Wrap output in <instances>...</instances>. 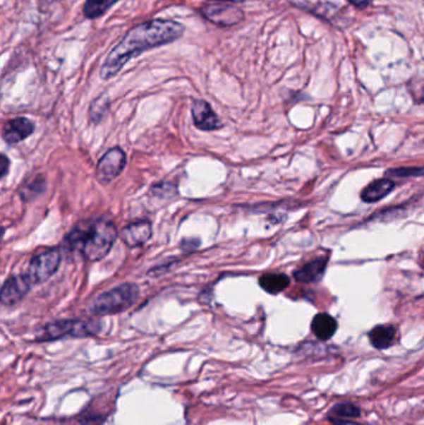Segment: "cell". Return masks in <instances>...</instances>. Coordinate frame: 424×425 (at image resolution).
Here are the masks:
<instances>
[{"instance_id": "cb8c5ba5", "label": "cell", "mask_w": 424, "mask_h": 425, "mask_svg": "<svg viewBox=\"0 0 424 425\" xmlns=\"http://www.w3.org/2000/svg\"><path fill=\"white\" fill-rule=\"evenodd\" d=\"M0 160H1V163H0V176L1 178L3 176H6V173H8V169H9V166H11V162L8 160V157L6 155H1L0 156Z\"/></svg>"}, {"instance_id": "8992f818", "label": "cell", "mask_w": 424, "mask_h": 425, "mask_svg": "<svg viewBox=\"0 0 424 425\" xmlns=\"http://www.w3.org/2000/svg\"><path fill=\"white\" fill-rule=\"evenodd\" d=\"M126 167V155L120 147L107 150L96 167V178L102 184H109L120 176Z\"/></svg>"}, {"instance_id": "d6986e66", "label": "cell", "mask_w": 424, "mask_h": 425, "mask_svg": "<svg viewBox=\"0 0 424 425\" xmlns=\"http://www.w3.org/2000/svg\"><path fill=\"white\" fill-rule=\"evenodd\" d=\"M114 4V0H87L84 6V16L87 19H96L104 16Z\"/></svg>"}, {"instance_id": "603a6c76", "label": "cell", "mask_w": 424, "mask_h": 425, "mask_svg": "<svg viewBox=\"0 0 424 425\" xmlns=\"http://www.w3.org/2000/svg\"><path fill=\"white\" fill-rule=\"evenodd\" d=\"M106 109H107V101L99 97L91 104V109H90V117L94 121V122H99L104 117L105 114Z\"/></svg>"}, {"instance_id": "ba28073f", "label": "cell", "mask_w": 424, "mask_h": 425, "mask_svg": "<svg viewBox=\"0 0 424 425\" xmlns=\"http://www.w3.org/2000/svg\"><path fill=\"white\" fill-rule=\"evenodd\" d=\"M192 119H193L194 126L200 131L219 130L222 128V122L219 117L215 114L207 101L205 100H195L192 104Z\"/></svg>"}, {"instance_id": "8fae6325", "label": "cell", "mask_w": 424, "mask_h": 425, "mask_svg": "<svg viewBox=\"0 0 424 425\" xmlns=\"http://www.w3.org/2000/svg\"><path fill=\"white\" fill-rule=\"evenodd\" d=\"M152 238V225L150 222H136L122 230L121 239L130 248H138Z\"/></svg>"}, {"instance_id": "d4e9b609", "label": "cell", "mask_w": 424, "mask_h": 425, "mask_svg": "<svg viewBox=\"0 0 424 425\" xmlns=\"http://www.w3.org/2000/svg\"><path fill=\"white\" fill-rule=\"evenodd\" d=\"M349 1L351 3L352 6L360 8V9H363V8H366V6L371 4L372 0H349Z\"/></svg>"}, {"instance_id": "7402d4cb", "label": "cell", "mask_w": 424, "mask_h": 425, "mask_svg": "<svg viewBox=\"0 0 424 425\" xmlns=\"http://www.w3.org/2000/svg\"><path fill=\"white\" fill-rule=\"evenodd\" d=\"M388 176H423L424 167H404V168H396L387 172Z\"/></svg>"}, {"instance_id": "3957f363", "label": "cell", "mask_w": 424, "mask_h": 425, "mask_svg": "<svg viewBox=\"0 0 424 425\" xmlns=\"http://www.w3.org/2000/svg\"><path fill=\"white\" fill-rule=\"evenodd\" d=\"M140 289L135 284H122L97 296L89 306L95 316H107L126 311L136 302Z\"/></svg>"}, {"instance_id": "83f0119b", "label": "cell", "mask_w": 424, "mask_h": 425, "mask_svg": "<svg viewBox=\"0 0 424 425\" xmlns=\"http://www.w3.org/2000/svg\"><path fill=\"white\" fill-rule=\"evenodd\" d=\"M114 1H115V3H117V1H119V0H114Z\"/></svg>"}, {"instance_id": "ac0fdd59", "label": "cell", "mask_w": 424, "mask_h": 425, "mask_svg": "<svg viewBox=\"0 0 424 425\" xmlns=\"http://www.w3.org/2000/svg\"><path fill=\"white\" fill-rule=\"evenodd\" d=\"M360 414H361V410L357 405L349 403V402H344V403L336 405L330 410L329 417H330V419L345 420L357 418V417H360Z\"/></svg>"}, {"instance_id": "9a60e30c", "label": "cell", "mask_w": 424, "mask_h": 425, "mask_svg": "<svg viewBox=\"0 0 424 425\" xmlns=\"http://www.w3.org/2000/svg\"><path fill=\"white\" fill-rule=\"evenodd\" d=\"M311 331L321 341H327L337 331V321L329 313L321 312L313 318Z\"/></svg>"}, {"instance_id": "6da1fadb", "label": "cell", "mask_w": 424, "mask_h": 425, "mask_svg": "<svg viewBox=\"0 0 424 425\" xmlns=\"http://www.w3.org/2000/svg\"><path fill=\"white\" fill-rule=\"evenodd\" d=\"M183 34L184 26L181 23L166 19H153L135 26L107 55L99 76L104 80L114 78L142 52L176 42Z\"/></svg>"}, {"instance_id": "7a4b0ae2", "label": "cell", "mask_w": 424, "mask_h": 425, "mask_svg": "<svg viewBox=\"0 0 424 425\" xmlns=\"http://www.w3.org/2000/svg\"><path fill=\"white\" fill-rule=\"evenodd\" d=\"M117 239L114 223L97 220L86 225H78L68 234L66 241L73 249H80L89 261H99L107 256Z\"/></svg>"}, {"instance_id": "44dd1931", "label": "cell", "mask_w": 424, "mask_h": 425, "mask_svg": "<svg viewBox=\"0 0 424 425\" xmlns=\"http://www.w3.org/2000/svg\"><path fill=\"white\" fill-rule=\"evenodd\" d=\"M151 191H152L153 196L161 198V199H172V198L177 197V194H178L177 187L173 186L171 183H167V181L155 184L151 188Z\"/></svg>"}, {"instance_id": "277c9868", "label": "cell", "mask_w": 424, "mask_h": 425, "mask_svg": "<svg viewBox=\"0 0 424 425\" xmlns=\"http://www.w3.org/2000/svg\"><path fill=\"white\" fill-rule=\"evenodd\" d=\"M101 331L97 321L92 320H61L47 323L37 333V340L40 342L55 341L65 337H89Z\"/></svg>"}, {"instance_id": "484cf974", "label": "cell", "mask_w": 424, "mask_h": 425, "mask_svg": "<svg viewBox=\"0 0 424 425\" xmlns=\"http://www.w3.org/2000/svg\"><path fill=\"white\" fill-rule=\"evenodd\" d=\"M334 424L335 425H357L350 421H346V420H334Z\"/></svg>"}, {"instance_id": "ffe728a7", "label": "cell", "mask_w": 424, "mask_h": 425, "mask_svg": "<svg viewBox=\"0 0 424 425\" xmlns=\"http://www.w3.org/2000/svg\"><path fill=\"white\" fill-rule=\"evenodd\" d=\"M409 95L416 104H424V78H412L407 83Z\"/></svg>"}, {"instance_id": "4fadbf2b", "label": "cell", "mask_w": 424, "mask_h": 425, "mask_svg": "<svg viewBox=\"0 0 424 425\" xmlns=\"http://www.w3.org/2000/svg\"><path fill=\"white\" fill-rule=\"evenodd\" d=\"M368 338L372 346L377 349H386L394 345L397 340V330L392 325H378L373 327L370 333Z\"/></svg>"}, {"instance_id": "52a82bcc", "label": "cell", "mask_w": 424, "mask_h": 425, "mask_svg": "<svg viewBox=\"0 0 424 425\" xmlns=\"http://www.w3.org/2000/svg\"><path fill=\"white\" fill-rule=\"evenodd\" d=\"M32 286V282L25 274L11 276L3 284L0 291V300L4 306H13L27 296Z\"/></svg>"}, {"instance_id": "2e32d148", "label": "cell", "mask_w": 424, "mask_h": 425, "mask_svg": "<svg viewBox=\"0 0 424 425\" xmlns=\"http://www.w3.org/2000/svg\"><path fill=\"white\" fill-rule=\"evenodd\" d=\"M259 285L262 290L267 291V294L277 295L288 289L290 285V279L285 274H277V273H269L260 276Z\"/></svg>"}, {"instance_id": "5bb4252c", "label": "cell", "mask_w": 424, "mask_h": 425, "mask_svg": "<svg viewBox=\"0 0 424 425\" xmlns=\"http://www.w3.org/2000/svg\"><path fill=\"white\" fill-rule=\"evenodd\" d=\"M396 187L394 181L391 179H376L371 181L361 193V199L365 203H376L384 197H387Z\"/></svg>"}, {"instance_id": "9c48e42d", "label": "cell", "mask_w": 424, "mask_h": 425, "mask_svg": "<svg viewBox=\"0 0 424 425\" xmlns=\"http://www.w3.org/2000/svg\"><path fill=\"white\" fill-rule=\"evenodd\" d=\"M202 13L208 20L220 26L236 25L243 19V13L239 9L224 4L205 6Z\"/></svg>"}, {"instance_id": "e0dca14e", "label": "cell", "mask_w": 424, "mask_h": 425, "mask_svg": "<svg viewBox=\"0 0 424 425\" xmlns=\"http://www.w3.org/2000/svg\"><path fill=\"white\" fill-rule=\"evenodd\" d=\"M47 188V179L42 174L32 176L30 181H25L20 189H19V197L21 200L25 203H30L35 200L40 194L44 193Z\"/></svg>"}, {"instance_id": "5b68a950", "label": "cell", "mask_w": 424, "mask_h": 425, "mask_svg": "<svg viewBox=\"0 0 424 425\" xmlns=\"http://www.w3.org/2000/svg\"><path fill=\"white\" fill-rule=\"evenodd\" d=\"M60 261H61L60 250L56 248L42 250L32 256L30 263L28 265L25 275L32 282V285L42 284L58 271Z\"/></svg>"}, {"instance_id": "30bf717a", "label": "cell", "mask_w": 424, "mask_h": 425, "mask_svg": "<svg viewBox=\"0 0 424 425\" xmlns=\"http://www.w3.org/2000/svg\"><path fill=\"white\" fill-rule=\"evenodd\" d=\"M35 126L30 119L25 117H16L8 121L3 127L1 137L8 145H16L21 140H27L29 136L32 135Z\"/></svg>"}, {"instance_id": "7c38bea8", "label": "cell", "mask_w": 424, "mask_h": 425, "mask_svg": "<svg viewBox=\"0 0 424 425\" xmlns=\"http://www.w3.org/2000/svg\"><path fill=\"white\" fill-rule=\"evenodd\" d=\"M327 268V258H317V259L310 261L309 264L301 266L300 269L293 273L295 280L304 284H313L319 281Z\"/></svg>"}, {"instance_id": "4316f807", "label": "cell", "mask_w": 424, "mask_h": 425, "mask_svg": "<svg viewBox=\"0 0 424 425\" xmlns=\"http://www.w3.org/2000/svg\"><path fill=\"white\" fill-rule=\"evenodd\" d=\"M219 1H231V3H244L248 0H219Z\"/></svg>"}]
</instances>
